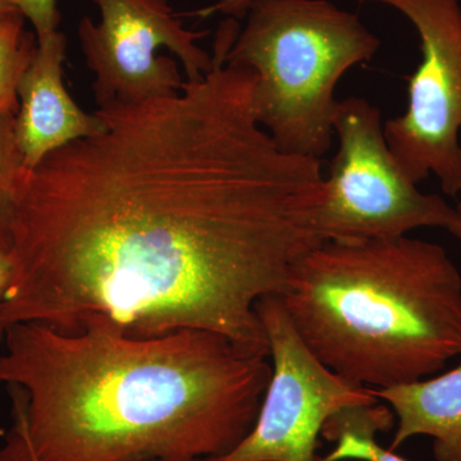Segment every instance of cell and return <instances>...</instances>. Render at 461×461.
Wrapping results in <instances>:
<instances>
[{
    "label": "cell",
    "instance_id": "6da1fadb",
    "mask_svg": "<svg viewBox=\"0 0 461 461\" xmlns=\"http://www.w3.org/2000/svg\"><path fill=\"white\" fill-rule=\"evenodd\" d=\"M213 66L175 95L112 102L104 129L23 173L0 323L138 338L181 330L269 355L257 305L284 295L321 244V159L281 150L258 122L253 72Z\"/></svg>",
    "mask_w": 461,
    "mask_h": 461
},
{
    "label": "cell",
    "instance_id": "7a4b0ae2",
    "mask_svg": "<svg viewBox=\"0 0 461 461\" xmlns=\"http://www.w3.org/2000/svg\"><path fill=\"white\" fill-rule=\"evenodd\" d=\"M5 341L14 420L0 461L217 459L254 429L272 377L268 355L211 330L17 323Z\"/></svg>",
    "mask_w": 461,
    "mask_h": 461
},
{
    "label": "cell",
    "instance_id": "3957f363",
    "mask_svg": "<svg viewBox=\"0 0 461 461\" xmlns=\"http://www.w3.org/2000/svg\"><path fill=\"white\" fill-rule=\"evenodd\" d=\"M281 299L317 359L363 386L420 381L461 357V275L433 242H321Z\"/></svg>",
    "mask_w": 461,
    "mask_h": 461
},
{
    "label": "cell",
    "instance_id": "277c9868",
    "mask_svg": "<svg viewBox=\"0 0 461 461\" xmlns=\"http://www.w3.org/2000/svg\"><path fill=\"white\" fill-rule=\"evenodd\" d=\"M379 45L329 0H254L226 62L253 72L258 122L278 148L321 159L335 133L336 86Z\"/></svg>",
    "mask_w": 461,
    "mask_h": 461
},
{
    "label": "cell",
    "instance_id": "5b68a950",
    "mask_svg": "<svg viewBox=\"0 0 461 461\" xmlns=\"http://www.w3.org/2000/svg\"><path fill=\"white\" fill-rule=\"evenodd\" d=\"M339 149L324 177L315 215L321 242L393 239L421 227L453 229L456 208L418 190L397 163L378 108L366 100L339 103Z\"/></svg>",
    "mask_w": 461,
    "mask_h": 461
},
{
    "label": "cell",
    "instance_id": "8992f818",
    "mask_svg": "<svg viewBox=\"0 0 461 461\" xmlns=\"http://www.w3.org/2000/svg\"><path fill=\"white\" fill-rule=\"evenodd\" d=\"M402 12L420 35L421 60L409 78L408 107L384 123L388 147L415 184L435 175L461 194V5L459 0H357Z\"/></svg>",
    "mask_w": 461,
    "mask_h": 461
},
{
    "label": "cell",
    "instance_id": "52a82bcc",
    "mask_svg": "<svg viewBox=\"0 0 461 461\" xmlns=\"http://www.w3.org/2000/svg\"><path fill=\"white\" fill-rule=\"evenodd\" d=\"M268 339L272 377L256 426L230 454L208 461H321L324 423L350 406L378 402L375 390L330 371L308 348L280 295L257 305Z\"/></svg>",
    "mask_w": 461,
    "mask_h": 461
},
{
    "label": "cell",
    "instance_id": "ba28073f",
    "mask_svg": "<svg viewBox=\"0 0 461 461\" xmlns=\"http://www.w3.org/2000/svg\"><path fill=\"white\" fill-rule=\"evenodd\" d=\"M100 21L85 17L78 38L86 65L95 75L99 107L175 95L184 87L177 63L158 56L167 48L184 65L187 81L204 77L213 58L196 44L208 32H191L176 16L169 0H93Z\"/></svg>",
    "mask_w": 461,
    "mask_h": 461
},
{
    "label": "cell",
    "instance_id": "9c48e42d",
    "mask_svg": "<svg viewBox=\"0 0 461 461\" xmlns=\"http://www.w3.org/2000/svg\"><path fill=\"white\" fill-rule=\"evenodd\" d=\"M65 60L62 32L39 39L32 62L18 84L20 105L14 115V136L26 171L41 165L54 151L104 129L96 112H85L67 91Z\"/></svg>",
    "mask_w": 461,
    "mask_h": 461
},
{
    "label": "cell",
    "instance_id": "30bf717a",
    "mask_svg": "<svg viewBox=\"0 0 461 461\" xmlns=\"http://www.w3.org/2000/svg\"><path fill=\"white\" fill-rule=\"evenodd\" d=\"M375 395L399 420L391 451L411 437L429 436L436 461H461V363L438 377L378 388Z\"/></svg>",
    "mask_w": 461,
    "mask_h": 461
},
{
    "label": "cell",
    "instance_id": "8fae6325",
    "mask_svg": "<svg viewBox=\"0 0 461 461\" xmlns=\"http://www.w3.org/2000/svg\"><path fill=\"white\" fill-rule=\"evenodd\" d=\"M393 424V412L378 402L350 406L333 414L324 423L321 436L338 447L327 459H360L366 461H408L393 451L384 450L375 442L377 432H387Z\"/></svg>",
    "mask_w": 461,
    "mask_h": 461
},
{
    "label": "cell",
    "instance_id": "7c38bea8",
    "mask_svg": "<svg viewBox=\"0 0 461 461\" xmlns=\"http://www.w3.org/2000/svg\"><path fill=\"white\" fill-rule=\"evenodd\" d=\"M25 20L18 14L0 25V114L17 113L18 84L38 47Z\"/></svg>",
    "mask_w": 461,
    "mask_h": 461
},
{
    "label": "cell",
    "instance_id": "4fadbf2b",
    "mask_svg": "<svg viewBox=\"0 0 461 461\" xmlns=\"http://www.w3.org/2000/svg\"><path fill=\"white\" fill-rule=\"evenodd\" d=\"M14 115L0 114V249L7 251L14 199L26 171L14 136Z\"/></svg>",
    "mask_w": 461,
    "mask_h": 461
},
{
    "label": "cell",
    "instance_id": "5bb4252c",
    "mask_svg": "<svg viewBox=\"0 0 461 461\" xmlns=\"http://www.w3.org/2000/svg\"><path fill=\"white\" fill-rule=\"evenodd\" d=\"M12 2L20 9L23 17L32 23L38 41L58 32L60 14L58 12L57 0H12Z\"/></svg>",
    "mask_w": 461,
    "mask_h": 461
},
{
    "label": "cell",
    "instance_id": "9a60e30c",
    "mask_svg": "<svg viewBox=\"0 0 461 461\" xmlns=\"http://www.w3.org/2000/svg\"><path fill=\"white\" fill-rule=\"evenodd\" d=\"M253 2L254 0H217L215 5L200 9L196 14H199L200 17H206L209 14H223L229 18L242 20V18H247L249 9Z\"/></svg>",
    "mask_w": 461,
    "mask_h": 461
},
{
    "label": "cell",
    "instance_id": "2e32d148",
    "mask_svg": "<svg viewBox=\"0 0 461 461\" xmlns=\"http://www.w3.org/2000/svg\"><path fill=\"white\" fill-rule=\"evenodd\" d=\"M12 267L9 260L8 251L0 249V309L5 304V296H7L9 285H11ZM5 330L0 323V341L5 339Z\"/></svg>",
    "mask_w": 461,
    "mask_h": 461
},
{
    "label": "cell",
    "instance_id": "e0dca14e",
    "mask_svg": "<svg viewBox=\"0 0 461 461\" xmlns=\"http://www.w3.org/2000/svg\"><path fill=\"white\" fill-rule=\"evenodd\" d=\"M18 14H21L20 9L14 5L12 0H0V25L7 23L11 18L18 16Z\"/></svg>",
    "mask_w": 461,
    "mask_h": 461
},
{
    "label": "cell",
    "instance_id": "ac0fdd59",
    "mask_svg": "<svg viewBox=\"0 0 461 461\" xmlns=\"http://www.w3.org/2000/svg\"><path fill=\"white\" fill-rule=\"evenodd\" d=\"M457 211V221L453 227V230H450L451 233L455 236V238L461 240V203L456 206Z\"/></svg>",
    "mask_w": 461,
    "mask_h": 461
},
{
    "label": "cell",
    "instance_id": "d6986e66",
    "mask_svg": "<svg viewBox=\"0 0 461 461\" xmlns=\"http://www.w3.org/2000/svg\"><path fill=\"white\" fill-rule=\"evenodd\" d=\"M202 461H208V460H202Z\"/></svg>",
    "mask_w": 461,
    "mask_h": 461
}]
</instances>
